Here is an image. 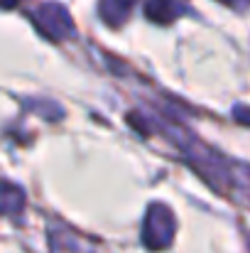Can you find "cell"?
<instances>
[{
	"mask_svg": "<svg viewBox=\"0 0 250 253\" xmlns=\"http://www.w3.org/2000/svg\"><path fill=\"white\" fill-rule=\"evenodd\" d=\"M177 0H150L147 2V15L152 20H160V22H167L174 12H177Z\"/></svg>",
	"mask_w": 250,
	"mask_h": 253,
	"instance_id": "obj_1",
	"label": "cell"
},
{
	"mask_svg": "<svg viewBox=\"0 0 250 253\" xmlns=\"http://www.w3.org/2000/svg\"><path fill=\"white\" fill-rule=\"evenodd\" d=\"M133 2H135V0H103V15L110 17V12H115V15L120 12V17H125V15L130 12Z\"/></svg>",
	"mask_w": 250,
	"mask_h": 253,
	"instance_id": "obj_2",
	"label": "cell"
}]
</instances>
